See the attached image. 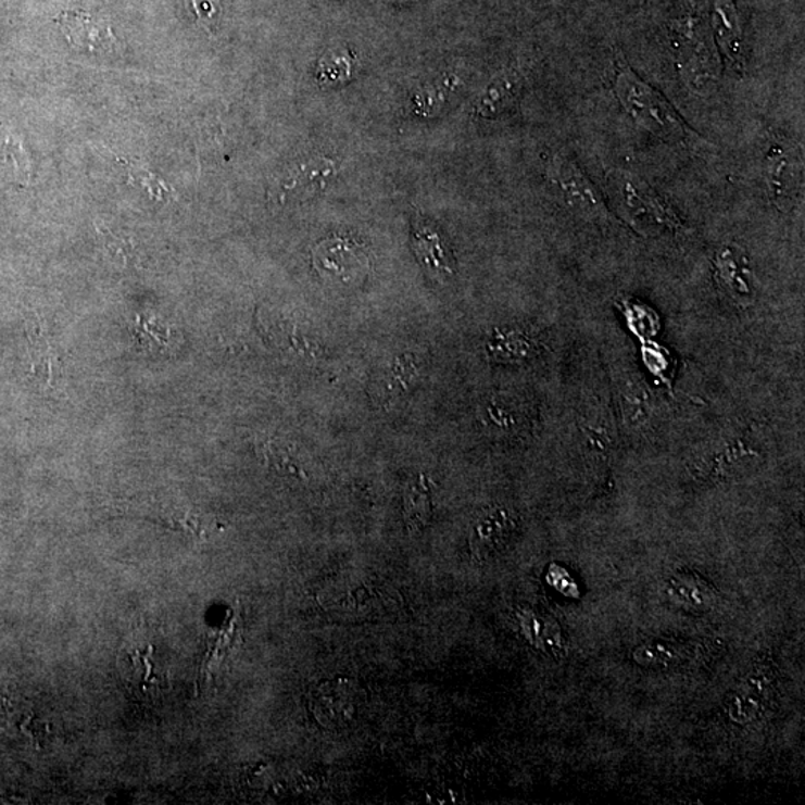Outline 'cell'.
Segmentation results:
<instances>
[{
    "instance_id": "obj_1",
    "label": "cell",
    "mask_w": 805,
    "mask_h": 805,
    "mask_svg": "<svg viewBox=\"0 0 805 805\" xmlns=\"http://www.w3.org/2000/svg\"><path fill=\"white\" fill-rule=\"evenodd\" d=\"M615 93L637 124L670 143H691L694 131L677 115L670 103L643 83L628 65L620 62L616 72Z\"/></svg>"
},
{
    "instance_id": "obj_2",
    "label": "cell",
    "mask_w": 805,
    "mask_h": 805,
    "mask_svg": "<svg viewBox=\"0 0 805 805\" xmlns=\"http://www.w3.org/2000/svg\"><path fill=\"white\" fill-rule=\"evenodd\" d=\"M551 181L573 214L592 223L613 222L599 188L568 152H558L552 160Z\"/></svg>"
},
{
    "instance_id": "obj_3",
    "label": "cell",
    "mask_w": 805,
    "mask_h": 805,
    "mask_svg": "<svg viewBox=\"0 0 805 805\" xmlns=\"http://www.w3.org/2000/svg\"><path fill=\"white\" fill-rule=\"evenodd\" d=\"M338 169L334 160L314 158L292 164L290 169L276 176L268 188V200L279 206L304 202L322 193L334 181Z\"/></svg>"
},
{
    "instance_id": "obj_4",
    "label": "cell",
    "mask_w": 805,
    "mask_h": 805,
    "mask_svg": "<svg viewBox=\"0 0 805 805\" xmlns=\"http://www.w3.org/2000/svg\"><path fill=\"white\" fill-rule=\"evenodd\" d=\"M359 684L351 679H328L310 692V710L316 722L327 730H342L354 722L360 712Z\"/></svg>"
},
{
    "instance_id": "obj_5",
    "label": "cell",
    "mask_w": 805,
    "mask_h": 805,
    "mask_svg": "<svg viewBox=\"0 0 805 805\" xmlns=\"http://www.w3.org/2000/svg\"><path fill=\"white\" fill-rule=\"evenodd\" d=\"M775 692V671L764 666L756 667L732 691L725 706L727 718L741 727L758 722L770 707Z\"/></svg>"
},
{
    "instance_id": "obj_6",
    "label": "cell",
    "mask_w": 805,
    "mask_h": 805,
    "mask_svg": "<svg viewBox=\"0 0 805 805\" xmlns=\"http://www.w3.org/2000/svg\"><path fill=\"white\" fill-rule=\"evenodd\" d=\"M611 183L616 188V193L620 196L619 200L624 207H627L636 223L646 218L647 223L661 224L672 230L679 228L675 214L642 179L628 172H615L611 176Z\"/></svg>"
},
{
    "instance_id": "obj_7",
    "label": "cell",
    "mask_w": 805,
    "mask_h": 805,
    "mask_svg": "<svg viewBox=\"0 0 805 805\" xmlns=\"http://www.w3.org/2000/svg\"><path fill=\"white\" fill-rule=\"evenodd\" d=\"M314 264L324 278L339 284H354L368 268L366 252L344 239H330L316 247Z\"/></svg>"
},
{
    "instance_id": "obj_8",
    "label": "cell",
    "mask_w": 805,
    "mask_h": 805,
    "mask_svg": "<svg viewBox=\"0 0 805 805\" xmlns=\"http://www.w3.org/2000/svg\"><path fill=\"white\" fill-rule=\"evenodd\" d=\"M58 23L75 50L100 54L111 53L117 47V38L106 18L83 11H66Z\"/></svg>"
},
{
    "instance_id": "obj_9",
    "label": "cell",
    "mask_w": 805,
    "mask_h": 805,
    "mask_svg": "<svg viewBox=\"0 0 805 805\" xmlns=\"http://www.w3.org/2000/svg\"><path fill=\"white\" fill-rule=\"evenodd\" d=\"M518 527L515 515L506 507L495 506L485 511L471 526V554L478 559L488 558L506 546Z\"/></svg>"
},
{
    "instance_id": "obj_10",
    "label": "cell",
    "mask_w": 805,
    "mask_h": 805,
    "mask_svg": "<svg viewBox=\"0 0 805 805\" xmlns=\"http://www.w3.org/2000/svg\"><path fill=\"white\" fill-rule=\"evenodd\" d=\"M420 366L414 354L394 356L376 374L372 382V399L379 406L403 399L418 382Z\"/></svg>"
},
{
    "instance_id": "obj_11",
    "label": "cell",
    "mask_w": 805,
    "mask_h": 805,
    "mask_svg": "<svg viewBox=\"0 0 805 805\" xmlns=\"http://www.w3.org/2000/svg\"><path fill=\"white\" fill-rule=\"evenodd\" d=\"M663 590L672 606L691 613H706L718 602L715 588L695 573H675L666 580Z\"/></svg>"
},
{
    "instance_id": "obj_12",
    "label": "cell",
    "mask_w": 805,
    "mask_h": 805,
    "mask_svg": "<svg viewBox=\"0 0 805 805\" xmlns=\"http://www.w3.org/2000/svg\"><path fill=\"white\" fill-rule=\"evenodd\" d=\"M767 184L772 203L779 210L788 211L798 190V172L794 159L783 148H772L768 158Z\"/></svg>"
},
{
    "instance_id": "obj_13",
    "label": "cell",
    "mask_w": 805,
    "mask_h": 805,
    "mask_svg": "<svg viewBox=\"0 0 805 805\" xmlns=\"http://www.w3.org/2000/svg\"><path fill=\"white\" fill-rule=\"evenodd\" d=\"M414 250L419 262L427 268L432 278L444 280L454 275L452 255L444 247L442 238L428 223H416L414 227Z\"/></svg>"
},
{
    "instance_id": "obj_14",
    "label": "cell",
    "mask_w": 805,
    "mask_h": 805,
    "mask_svg": "<svg viewBox=\"0 0 805 805\" xmlns=\"http://www.w3.org/2000/svg\"><path fill=\"white\" fill-rule=\"evenodd\" d=\"M716 271L720 286L737 302L751 303L753 288L746 260L734 247H724L716 255Z\"/></svg>"
},
{
    "instance_id": "obj_15",
    "label": "cell",
    "mask_w": 805,
    "mask_h": 805,
    "mask_svg": "<svg viewBox=\"0 0 805 805\" xmlns=\"http://www.w3.org/2000/svg\"><path fill=\"white\" fill-rule=\"evenodd\" d=\"M520 86H523V76L518 72L503 71L480 93L475 106L476 114L483 118H494L502 114L514 103Z\"/></svg>"
},
{
    "instance_id": "obj_16",
    "label": "cell",
    "mask_w": 805,
    "mask_h": 805,
    "mask_svg": "<svg viewBox=\"0 0 805 805\" xmlns=\"http://www.w3.org/2000/svg\"><path fill=\"white\" fill-rule=\"evenodd\" d=\"M620 394V408L630 430L646 431L655 419L656 406L646 386L636 378L625 380Z\"/></svg>"
},
{
    "instance_id": "obj_17",
    "label": "cell",
    "mask_w": 805,
    "mask_h": 805,
    "mask_svg": "<svg viewBox=\"0 0 805 805\" xmlns=\"http://www.w3.org/2000/svg\"><path fill=\"white\" fill-rule=\"evenodd\" d=\"M715 27L725 58L737 70L743 67L744 48L739 17L732 0H718L715 7Z\"/></svg>"
},
{
    "instance_id": "obj_18",
    "label": "cell",
    "mask_w": 805,
    "mask_h": 805,
    "mask_svg": "<svg viewBox=\"0 0 805 805\" xmlns=\"http://www.w3.org/2000/svg\"><path fill=\"white\" fill-rule=\"evenodd\" d=\"M431 514V494L426 476H414L403 488V518L407 530L412 534L426 530Z\"/></svg>"
},
{
    "instance_id": "obj_19",
    "label": "cell",
    "mask_w": 805,
    "mask_h": 805,
    "mask_svg": "<svg viewBox=\"0 0 805 805\" xmlns=\"http://www.w3.org/2000/svg\"><path fill=\"white\" fill-rule=\"evenodd\" d=\"M687 649L668 640H652L640 644L632 652L637 666L644 668H670L687 659Z\"/></svg>"
},
{
    "instance_id": "obj_20",
    "label": "cell",
    "mask_w": 805,
    "mask_h": 805,
    "mask_svg": "<svg viewBox=\"0 0 805 805\" xmlns=\"http://www.w3.org/2000/svg\"><path fill=\"white\" fill-rule=\"evenodd\" d=\"M160 523L169 527L171 530L181 532L194 542H202L211 532L210 520L204 519L202 514L188 507L164 508L163 515L160 514Z\"/></svg>"
},
{
    "instance_id": "obj_21",
    "label": "cell",
    "mask_w": 805,
    "mask_h": 805,
    "mask_svg": "<svg viewBox=\"0 0 805 805\" xmlns=\"http://www.w3.org/2000/svg\"><path fill=\"white\" fill-rule=\"evenodd\" d=\"M354 62L355 55L343 48L328 51L318 62L316 79L322 86H336V84L347 81L351 78Z\"/></svg>"
},
{
    "instance_id": "obj_22",
    "label": "cell",
    "mask_w": 805,
    "mask_h": 805,
    "mask_svg": "<svg viewBox=\"0 0 805 805\" xmlns=\"http://www.w3.org/2000/svg\"><path fill=\"white\" fill-rule=\"evenodd\" d=\"M123 166L126 167L129 179L127 183L136 184V186L146 188L152 199L159 200V202H166V200L175 199V190H172L163 179L159 176L151 174L138 164L126 162V160L118 159Z\"/></svg>"
},
{
    "instance_id": "obj_23",
    "label": "cell",
    "mask_w": 805,
    "mask_h": 805,
    "mask_svg": "<svg viewBox=\"0 0 805 805\" xmlns=\"http://www.w3.org/2000/svg\"><path fill=\"white\" fill-rule=\"evenodd\" d=\"M135 335L140 347L150 351H163L171 344V328L143 316L136 318Z\"/></svg>"
},
{
    "instance_id": "obj_24",
    "label": "cell",
    "mask_w": 805,
    "mask_h": 805,
    "mask_svg": "<svg viewBox=\"0 0 805 805\" xmlns=\"http://www.w3.org/2000/svg\"><path fill=\"white\" fill-rule=\"evenodd\" d=\"M0 147L8 152V158L14 163L15 171L18 172L20 181H27L30 175V163L20 140L15 139V136L11 135L10 131L2 129L0 130Z\"/></svg>"
},
{
    "instance_id": "obj_25",
    "label": "cell",
    "mask_w": 805,
    "mask_h": 805,
    "mask_svg": "<svg viewBox=\"0 0 805 805\" xmlns=\"http://www.w3.org/2000/svg\"><path fill=\"white\" fill-rule=\"evenodd\" d=\"M98 236L99 239L102 240L103 247H105V250L110 252L111 257L114 259L115 262L122 264L130 262L134 247L129 246L126 239L118 238V236L112 234L108 228L100 226H98Z\"/></svg>"
},
{
    "instance_id": "obj_26",
    "label": "cell",
    "mask_w": 805,
    "mask_h": 805,
    "mask_svg": "<svg viewBox=\"0 0 805 805\" xmlns=\"http://www.w3.org/2000/svg\"><path fill=\"white\" fill-rule=\"evenodd\" d=\"M188 2L193 8L200 26L207 32L214 30L222 15V2L219 0H188Z\"/></svg>"
},
{
    "instance_id": "obj_27",
    "label": "cell",
    "mask_w": 805,
    "mask_h": 805,
    "mask_svg": "<svg viewBox=\"0 0 805 805\" xmlns=\"http://www.w3.org/2000/svg\"><path fill=\"white\" fill-rule=\"evenodd\" d=\"M392 2L408 3V2H418V0H392Z\"/></svg>"
}]
</instances>
